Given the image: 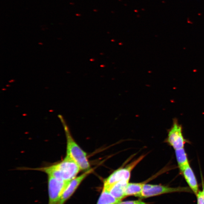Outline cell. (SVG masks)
I'll list each match as a JSON object with an SVG mask.
<instances>
[{
	"mask_svg": "<svg viewBox=\"0 0 204 204\" xmlns=\"http://www.w3.org/2000/svg\"><path fill=\"white\" fill-rule=\"evenodd\" d=\"M70 4H71V5H73V4H73V3H70Z\"/></svg>",
	"mask_w": 204,
	"mask_h": 204,
	"instance_id": "obj_16",
	"label": "cell"
},
{
	"mask_svg": "<svg viewBox=\"0 0 204 204\" xmlns=\"http://www.w3.org/2000/svg\"><path fill=\"white\" fill-rule=\"evenodd\" d=\"M121 201L115 198L108 191L103 188L97 204H117Z\"/></svg>",
	"mask_w": 204,
	"mask_h": 204,
	"instance_id": "obj_12",
	"label": "cell"
},
{
	"mask_svg": "<svg viewBox=\"0 0 204 204\" xmlns=\"http://www.w3.org/2000/svg\"><path fill=\"white\" fill-rule=\"evenodd\" d=\"M166 142L175 150L184 148L187 142V140L183 136L182 125L176 119L173 121L172 126L169 131Z\"/></svg>",
	"mask_w": 204,
	"mask_h": 204,
	"instance_id": "obj_5",
	"label": "cell"
},
{
	"mask_svg": "<svg viewBox=\"0 0 204 204\" xmlns=\"http://www.w3.org/2000/svg\"><path fill=\"white\" fill-rule=\"evenodd\" d=\"M144 183H129L125 191V197L134 196L139 197L142 194Z\"/></svg>",
	"mask_w": 204,
	"mask_h": 204,
	"instance_id": "obj_10",
	"label": "cell"
},
{
	"mask_svg": "<svg viewBox=\"0 0 204 204\" xmlns=\"http://www.w3.org/2000/svg\"><path fill=\"white\" fill-rule=\"evenodd\" d=\"M144 157L145 156H141L126 166L115 171L104 180L103 188L108 190L113 185L121 181H125L129 182L131 172Z\"/></svg>",
	"mask_w": 204,
	"mask_h": 204,
	"instance_id": "obj_3",
	"label": "cell"
},
{
	"mask_svg": "<svg viewBox=\"0 0 204 204\" xmlns=\"http://www.w3.org/2000/svg\"><path fill=\"white\" fill-rule=\"evenodd\" d=\"M26 169L42 172L48 176L65 182L75 178L81 171L78 164L67 155L62 161L49 166Z\"/></svg>",
	"mask_w": 204,
	"mask_h": 204,
	"instance_id": "obj_1",
	"label": "cell"
},
{
	"mask_svg": "<svg viewBox=\"0 0 204 204\" xmlns=\"http://www.w3.org/2000/svg\"><path fill=\"white\" fill-rule=\"evenodd\" d=\"M202 188H203V189H202V194H203V196H204V183L203 182V181H202Z\"/></svg>",
	"mask_w": 204,
	"mask_h": 204,
	"instance_id": "obj_15",
	"label": "cell"
},
{
	"mask_svg": "<svg viewBox=\"0 0 204 204\" xmlns=\"http://www.w3.org/2000/svg\"><path fill=\"white\" fill-rule=\"evenodd\" d=\"M117 204H148L141 200L128 201L123 202H120Z\"/></svg>",
	"mask_w": 204,
	"mask_h": 204,
	"instance_id": "obj_14",
	"label": "cell"
},
{
	"mask_svg": "<svg viewBox=\"0 0 204 204\" xmlns=\"http://www.w3.org/2000/svg\"><path fill=\"white\" fill-rule=\"evenodd\" d=\"M190 189L196 195L199 190L197 178L190 164L179 169Z\"/></svg>",
	"mask_w": 204,
	"mask_h": 204,
	"instance_id": "obj_8",
	"label": "cell"
},
{
	"mask_svg": "<svg viewBox=\"0 0 204 204\" xmlns=\"http://www.w3.org/2000/svg\"><path fill=\"white\" fill-rule=\"evenodd\" d=\"M93 171L92 169L85 172L80 176H78L69 182L60 199L57 204H64L74 194L75 191L83 181Z\"/></svg>",
	"mask_w": 204,
	"mask_h": 204,
	"instance_id": "obj_7",
	"label": "cell"
},
{
	"mask_svg": "<svg viewBox=\"0 0 204 204\" xmlns=\"http://www.w3.org/2000/svg\"><path fill=\"white\" fill-rule=\"evenodd\" d=\"M65 132L66 138V155L70 156L80 168L81 171H87L91 169L86 153L75 141L65 119L61 115H58Z\"/></svg>",
	"mask_w": 204,
	"mask_h": 204,
	"instance_id": "obj_2",
	"label": "cell"
},
{
	"mask_svg": "<svg viewBox=\"0 0 204 204\" xmlns=\"http://www.w3.org/2000/svg\"><path fill=\"white\" fill-rule=\"evenodd\" d=\"M196 196L197 198V204H204V196L202 194V191H199Z\"/></svg>",
	"mask_w": 204,
	"mask_h": 204,
	"instance_id": "obj_13",
	"label": "cell"
},
{
	"mask_svg": "<svg viewBox=\"0 0 204 204\" xmlns=\"http://www.w3.org/2000/svg\"><path fill=\"white\" fill-rule=\"evenodd\" d=\"M48 176V204H57L69 181L65 182L52 176Z\"/></svg>",
	"mask_w": 204,
	"mask_h": 204,
	"instance_id": "obj_6",
	"label": "cell"
},
{
	"mask_svg": "<svg viewBox=\"0 0 204 204\" xmlns=\"http://www.w3.org/2000/svg\"><path fill=\"white\" fill-rule=\"evenodd\" d=\"M175 152L179 169L189 164L188 156L184 148L176 149Z\"/></svg>",
	"mask_w": 204,
	"mask_h": 204,
	"instance_id": "obj_11",
	"label": "cell"
},
{
	"mask_svg": "<svg viewBox=\"0 0 204 204\" xmlns=\"http://www.w3.org/2000/svg\"><path fill=\"white\" fill-rule=\"evenodd\" d=\"M188 187L172 188L166 186L144 184L142 194L139 197L146 198L161 195L177 192H191Z\"/></svg>",
	"mask_w": 204,
	"mask_h": 204,
	"instance_id": "obj_4",
	"label": "cell"
},
{
	"mask_svg": "<svg viewBox=\"0 0 204 204\" xmlns=\"http://www.w3.org/2000/svg\"><path fill=\"white\" fill-rule=\"evenodd\" d=\"M128 183L129 182L127 181H121L115 184L107 191L115 198L121 200L126 197L125 196V191Z\"/></svg>",
	"mask_w": 204,
	"mask_h": 204,
	"instance_id": "obj_9",
	"label": "cell"
}]
</instances>
